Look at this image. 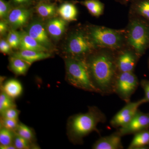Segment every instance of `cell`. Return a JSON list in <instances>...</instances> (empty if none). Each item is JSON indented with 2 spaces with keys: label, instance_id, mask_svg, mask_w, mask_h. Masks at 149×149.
Wrapping results in <instances>:
<instances>
[{
  "label": "cell",
  "instance_id": "9c48e42d",
  "mask_svg": "<svg viewBox=\"0 0 149 149\" xmlns=\"http://www.w3.org/2000/svg\"><path fill=\"white\" fill-rule=\"evenodd\" d=\"M116 57L119 72H133L140 57L133 50L126 46L116 52Z\"/></svg>",
  "mask_w": 149,
  "mask_h": 149
},
{
  "label": "cell",
  "instance_id": "7c38bea8",
  "mask_svg": "<svg viewBox=\"0 0 149 149\" xmlns=\"http://www.w3.org/2000/svg\"><path fill=\"white\" fill-rule=\"evenodd\" d=\"M31 13V10L24 6L16 7L12 8L6 20L13 29H18L27 24Z\"/></svg>",
  "mask_w": 149,
  "mask_h": 149
},
{
  "label": "cell",
  "instance_id": "cb8c5ba5",
  "mask_svg": "<svg viewBox=\"0 0 149 149\" xmlns=\"http://www.w3.org/2000/svg\"><path fill=\"white\" fill-rule=\"evenodd\" d=\"M15 133L33 143L35 141V133L32 128L19 123Z\"/></svg>",
  "mask_w": 149,
  "mask_h": 149
},
{
  "label": "cell",
  "instance_id": "8fae6325",
  "mask_svg": "<svg viewBox=\"0 0 149 149\" xmlns=\"http://www.w3.org/2000/svg\"><path fill=\"white\" fill-rule=\"evenodd\" d=\"M26 32L41 45L49 50L52 47V44L46 27L40 22L34 21L31 22L27 27Z\"/></svg>",
  "mask_w": 149,
  "mask_h": 149
},
{
  "label": "cell",
  "instance_id": "83f0119b",
  "mask_svg": "<svg viewBox=\"0 0 149 149\" xmlns=\"http://www.w3.org/2000/svg\"><path fill=\"white\" fill-rule=\"evenodd\" d=\"M13 145L17 149H28L32 148L33 143L24 139L15 133Z\"/></svg>",
  "mask_w": 149,
  "mask_h": 149
},
{
  "label": "cell",
  "instance_id": "30bf717a",
  "mask_svg": "<svg viewBox=\"0 0 149 149\" xmlns=\"http://www.w3.org/2000/svg\"><path fill=\"white\" fill-rule=\"evenodd\" d=\"M149 128V113L138 110L132 120L127 125L118 128L117 131L120 136L135 134Z\"/></svg>",
  "mask_w": 149,
  "mask_h": 149
},
{
  "label": "cell",
  "instance_id": "8992f818",
  "mask_svg": "<svg viewBox=\"0 0 149 149\" xmlns=\"http://www.w3.org/2000/svg\"><path fill=\"white\" fill-rule=\"evenodd\" d=\"M96 50L87 31L81 29L72 32L68 38L65 48L69 56L85 58Z\"/></svg>",
  "mask_w": 149,
  "mask_h": 149
},
{
  "label": "cell",
  "instance_id": "ba28073f",
  "mask_svg": "<svg viewBox=\"0 0 149 149\" xmlns=\"http://www.w3.org/2000/svg\"><path fill=\"white\" fill-rule=\"evenodd\" d=\"M146 102L143 98L136 102H129L118 112L110 120V123L115 128H120L127 125L132 120L141 104Z\"/></svg>",
  "mask_w": 149,
  "mask_h": 149
},
{
  "label": "cell",
  "instance_id": "2e32d148",
  "mask_svg": "<svg viewBox=\"0 0 149 149\" xmlns=\"http://www.w3.org/2000/svg\"><path fill=\"white\" fill-rule=\"evenodd\" d=\"M66 22L61 18L52 19L46 25V29L49 35L54 39L61 37L66 29Z\"/></svg>",
  "mask_w": 149,
  "mask_h": 149
},
{
  "label": "cell",
  "instance_id": "d590c367",
  "mask_svg": "<svg viewBox=\"0 0 149 149\" xmlns=\"http://www.w3.org/2000/svg\"><path fill=\"white\" fill-rule=\"evenodd\" d=\"M0 149H16V147L13 144L8 145V146H0Z\"/></svg>",
  "mask_w": 149,
  "mask_h": 149
},
{
  "label": "cell",
  "instance_id": "4fadbf2b",
  "mask_svg": "<svg viewBox=\"0 0 149 149\" xmlns=\"http://www.w3.org/2000/svg\"><path fill=\"white\" fill-rule=\"evenodd\" d=\"M121 137L116 131L109 136L101 137L93 144L94 149H122L123 148Z\"/></svg>",
  "mask_w": 149,
  "mask_h": 149
},
{
  "label": "cell",
  "instance_id": "d4e9b609",
  "mask_svg": "<svg viewBox=\"0 0 149 149\" xmlns=\"http://www.w3.org/2000/svg\"><path fill=\"white\" fill-rule=\"evenodd\" d=\"M15 132L3 127L0 130V146H6L13 144Z\"/></svg>",
  "mask_w": 149,
  "mask_h": 149
},
{
  "label": "cell",
  "instance_id": "f1b7e54d",
  "mask_svg": "<svg viewBox=\"0 0 149 149\" xmlns=\"http://www.w3.org/2000/svg\"><path fill=\"white\" fill-rule=\"evenodd\" d=\"M19 123L18 120L1 117V127H3L15 132Z\"/></svg>",
  "mask_w": 149,
  "mask_h": 149
},
{
  "label": "cell",
  "instance_id": "277c9868",
  "mask_svg": "<svg viewBox=\"0 0 149 149\" xmlns=\"http://www.w3.org/2000/svg\"><path fill=\"white\" fill-rule=\"evenodd\" d=\"M86 58L69 56L65 59L67 80L75 88L97 93L91 80Z\"/></svg>",
  "mask_w": 149,
  "mask_h": 149
},
{
  "label": "cell",
  "instance_id": "6da1fadb",
  "mask_svg": "<svg viewBox=\"0 0 149 149\" xmlns=\"http://www.w3.org/2000/svg\"><path fill=\"white\" fill-rule=\"evenodd\" d=\"M116 52L98 49L86 57L90 75L97 93L106 95L114 93L119 72L116 63Z\"/></svg>",
  "mask_w": 149,
  "mask_h": 149
},
{
  "label": "cell",
  "instance_id": "e575fe53",
  "mask_svg": "<svg viewBox=\"0 0 149 149\" xmlns=\"http://www.w3.org/2000/svg\"><path fill=\"white\" fill-rule=\"evenodd\" d=\"M12 3L17 7L24 6L29 4L32 0H11Z\"/></svg>",
  "mask_w": 149,
  "mask_h": 149
},
{
  "label": "cell",
  "instance_id": "ffe728a7",
  "mask_svg": "<svg viewBox=\"0 0 149 149\" xmlns=\"http://www.w3.org/2000/svg\"><path fill=\"white\" fill-rule=\"evenodd\" d=\"M31 65L23 59L13 55L9 58L10 68L17 75L26 74Z\"/></svg>",
  "mask_w": 149,
  "mask_h": 149
},
{
  "label": "cell",
  "instance_id": "5bb4252c",
  "mask_svg": "<svg viewBox=\"0 0 149 149\" xmlns=\"http://www.w3.org/2000/svg\"><path fill=\"white\" fill-rule=\"evenodd\" d=\"M129 16L143 19L149 23V0H133L130 3Z\"/></svg>",
  "mask_w": 149,
  "mask_h": 149
},
{
  "label": "cell",
  "instance_id": "484cf974",
  "mask_svg": "<svg viewBox=\"0 0 149 149\" xmlns=\"http://www.w3.org/2000/svg\"><path fill=\"white\" fill-rule=\"evenodd\" d=\"M14 99L12 98L9 96L1 91L0 94V113L1 114L6 110L11 108L16 107L14 101Z\"/></svg>",
  "mask_w": 149,
  "mask_h": 149
},
{
  "label": "cell",
  "instance_id": "4dcf8cb0",
  "mask_svg": "<svg viewBox=\"0 0 149 149\" xmlns=\"http://www.w3.org/2000/svg\"><path fill=\"white\" fill-rule=\"evenodd\" d=\"M19 111L16 107L11 108L6 110L1 114L2 117L18 120Z\"/></svg>",
  "mask_w": 149,
  "mask_h": 149
},
{
  "label": "cell",
  "instance_id": "5b68a950",
  "mask_svg": "<svg viewBox=\"0 0 149 149\" xmlns=\"http://www.w3.org/2000/svg\"><path fill=\"white\" fill-rule=\"evenodd\" d=\"M125 31L126 46L141 57L149 49V22L140 17L129 16Z\"/></svg>",
  "mask_w": 149,
  "mask_h": 149
},
{
  "label": "cell",
  "instance_id": "e0dca14e",
  "mask_svg": "<svg viewBox=\"0 0 149 149\" xmlns=\"http://www.w3.org/2000/svg\"><path fill=\"white\" fill-rule=\"evenodd\" d=\"M57 13L65 21L72 22L77 20L78 11L74 3L65 2L57 8Z\"/></svg>",
  "mask_w": 149,
  "mask_h": 149
},
{
  "label": "cell",
  "instance_id": "836d02e7",
  "mask_svg": "<svg viewBox=\"0 0 149 149\" xmlns=\"http://www.w3.org/2000/svg\"><path fill=\"white\" fill-rule=\"evenodd\" d=\"M8 23L6 20L2 19L0 22V34L1 35H5L8 29Z\"/></svg>",
  "mask_w": 149,
  "mask_h": 149
},
{
  "label": "cell",
  "instance_id": "7402d4cb",
  "mask_svg": "<svg viewBox=\"0 0 149 149\" xmlns=\"http://www.w3.org/2000/svg\"><path fill=\"white\" fill-rule=\"evenodd\" d=\"M35 9L37 13L44 18L53 17L57 13V8L55 4L44 1L38 3Z\"/></svg>",
  "mask_w": 149,
  "mask_h": 149
},
{
  "label": "cell",
  "instance_id": "f546056e",
  "mask_svg": "<svg viewBox=\"0 0 149 149\" xmlns=\"http://www.w3.org/2000/svg\"><path fill=\"white\" fill-rule=\"evenodd\" d=\"M12 9L11 3L6 0H0V17L2 19H6Z\"/></svg>",
  "mask_w": 149,
  "mask_h": 149
},
{
  "label": "cell",
  "instance_id": "f35d334b",
  "mask_svg": "<svg viewBox=\"0 0 149 149\" xmlns=\"http://www.w3.org/2000/svg\"><path fill=\"white\" fill-rule=\"evenodd\" d=\"M41 1H46V0H41Z\"/></svg>",
  "mask_w": 149,
  "mask_h": 149
},
{
  "label": "cell",
  "instance_id": "3957f363",
  "mask_svg": "<svg viewBox=\"0 0 149 149\" xmlns=\"http://www.w3.org/2000/svg\"><path fill=\"white\" fill-rule=\"evenodd\" d=\"M87 31L97 49H107L117 52L126 46L125 29L93 25L88 27Z\"/></svg>",
  "mask_w": 149,
  "mask_h": 149
},
{
  "label": "cell",
  "instance_id": "ac0fdd59",
  "mask_svg": "<svg viewBox=\"0 0 149 149\" xmlns=\"http://www.w3.org/2000/svg\"><path fill=\"white\" fill-rule=\"evenodd\" d=\"M20 50H31L49 52V50L37 42L26 32H21V41L19 47Z\"/></svg>",
  "mask_w": 149,
  "mask_h": 149
},
{
  "label": "cell",
  "instance_id": "9a60e30c",
  "mask_svg": "<svg viewBox=\"0 0 149 149\" xmlns=\"http://www.w3.org/2000/svg\"><path fill=\"white\" fill-rule=\"evenodd\" d=\"M26 61L32 64L35 62L39 61L49 58L51 56L49 52L31 50H20L13 55Z\"/></svg>",
  "mask_w": 149,
  "mask_h": 149
},
{
  "label": "cell",
  "instance_id": "52a82bcc",
  "mask_svg": "<svg viewBox=\"0 0 149 149\" xmlns=\"http://www.w3.org/2000/svg\"><path fill=\"white\" fill-rule=\"evenodd\" d=\"M139 85V80L134 72H119L115 84L114 93L128 103Z\"/></svg>",
  "mask_w": 149,
  "mask_h": 149
},
{
  "label": "cell",
  "instance_id": "603a6c76",
  "mask_svg": "<svg viewBox=\"0 0 149 149\" xmlns=\"http://www.w3.org/2000/svg\"><path fill=\"white\" fill-rule=\"evenodd\" d=\"M80 4L88 9L91 15L95 17L101 16L104 10V4L100 0H84Z\"/></svg>",
  "mask_w": 149,
  "mask_h": 149
},
{
  "label": "cell",
  "instance_id": "d6a6232c",
  "mask_svg": "<svg viewBox=\"0 0 149 149\" xmlns=\"http://www.w3.org/2000/svg\"><path fill=\"white\" fill-rule=\"evenodd\" d=\"M141 84L145 93L144 99L146 102H149V80H142L141 81Z\"/></svg>",
  "mask_w": 149,
  "mask_h": 149
},
{
  "label": "cell",
  "instance_id": "8d00e7d4",
  "mask_svg": "<svg viewBox=\"0 0 149 149\" xmlns=\"http://www.w3.org/2000/svg\"><path fill=\"white\" fill-rule=\"evenodd\" d=\"M115 1L121 4L126 5L129 3H131L133 0H115Z\"/></svg>",
  "mask_w": 149,
  "mask_h": 149
},
{
  "label": "cell",
  "instance_id": "74e56055",
  "mask_svg": "<svg viewBox=\"0 0 149 149\" xmlns=\"http://www.w3.org/2000/svg\"><path fill=\"white\" fill-rule=\"evenodd\" d=\"M148 68L149 69V58L148 60Z\"/></svg>",
  "mask_w": 149,
  "mask_h": 149
},
{
  "label": "cell",
  "instance_id": "1f68e13d",
  "mask_svg": "<svg viewBox=\"0 0 149 149\" xmlns=\"http://www.w3.org/2000/svg\"><path fill=\"white\" fill-rule=\"evenodd\" d=\"M12 49L10 45L7 40H1L0 41V51L1 52L4 54H9L11 52Z\"/></svg>",
  "mask_w": 149,
  "mask_h": 149
},
{
  "label": "cell",
  "instance_id": "7a4b0ae2",
  "mask_svg": "<svg viewBox=\"0 0 149 149\" xmlns=\"http://www.w3.org/2000/svg\"><path fill=\"white\" fill-rule=\"evenodd\" d=\"M104 113L97 107H89L85 113L74 115L70 118L67 123V134L71 142L82 144L83 138L93 131L99 133L97 125L106 121Z\"/></svg>",
  "mask_w": 149,
  "mask_h": 149
},
{
  "label": "cell",
  "instance_id": "44dd1931",
  "mask_svg": "<svg viewBox=\"0 0 149 149\" xmlns=\"http://www.w3.org/2000/svg\"><path fill=\"white\" fill-rule=\"evenodd\" d=\"M149 145V130H142L134 134L133 140L128 146V149H139Z\"/></svg>",
  "mask_w": 149,
  "mask_h": 149
},
{
  "label": "cell",
  "instance_id": "4316f807",
  "mask_svg": "<svg viewBox=\"0 0 149 149\" xmlns=\"http://www.w3.org/2000/svg\"><path fill=\"white\" fill-rule=\"evenodd\" d=\"M7 41L12 49L19 48L21 41V32H17L15 29H12L9 32Z\"/></svg>",
  "mask_w": 149,
  "mask_h": 149
},
{
  "label": "cell",
  "instance_id": "d6986e66",
  "mask_svg": "<svg viewBox=\"0 0 149 149\" xmlns=\"http://www.w3.org/2000/svg\"><path fill=\"white\" fill-rule=\"evenodd\" d=\"M22 91L23 88L21 83L15 79L7 80L2 87V91L13 99L19 97Z\"/></svg>",
  "mask_w": 149,
  "mask_h": 149
}]
</instances>
